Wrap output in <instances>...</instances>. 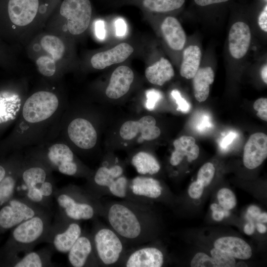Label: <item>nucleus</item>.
<instances>
[{
	"mask_svg": "<svg viewBox=\"0 0 267 267\" xmlns=\"http://www.w3.org/2000/svg\"><path fill=\"white\" fill-rule=\"evenodd\" d=\"M53 213L46 211L20 223L13 228L4 247L6 260L18 256L20 253L32 251L43 242L51 223Z\"/></svg>",
	"mask_w": 267,
	"mask_h": 267,
	"instance_id": "obj_1",
	"label": "nucleus"
},
{
	"mask_svg": "<svg viewBox=\"0 0 267 267\" xmlns=\"http://www.w3.org/2000/svg\"><path fill=\"white\" fill-rule=\"evenodd\" d=\"M53 198L58 207V212L73 220H90L98 212L93 196L75 186L56 187Z\"/></svg>",
	"mask_w": 267,
	"mask_h": 267,
	"instance_id": "obj_2",
	"label": "nucleus"
},
{
	"mask_svg": "<svg viewBox=\"0 0 267 267\" xmlns=\"http://www.w3.org/2000/svg\"><path fill=\"white\" fill-rule=\"evenodd\" d=\"M22 184L15 188L18 196L52 211L53 194L56 188L53 182L47 178L45 169L39 166L25 169L21 173Z\"/></svg>",
	"mask_w": 267,
	"mask_h": 267,
	"instance_id": "obj_3",
	"label": "nucleus"
},
{
	"mask_svg": "<svg viewBox=\"0 0 267 267\" xmlns=\"http://www.w3.org/2000/svg\"><path fill=\"white\" fill-rule=\"evenodd\" d=\"M107 219L111 229L121 238L136 240L145 232V222L141 215L126 203L112 204L107 211Z\"/></svg>",
	"mask_w": 267,
	"mask_h": 267,
	"instance_id": "obj_4",
	"label": "nucleus"
},
{
	"mask_svg": "<svg viewBox=\"0 0 267 267\" xmlns=\"http://www.w3.org/2000/svg\"><path fill=\"white\" fill-rule=\"evenodd\" d=\"M79 222L57 212L44 242L49 244L54 250L60 253H67L83 233Z\"/></svg>",
	"mask_w": 267,
	"mask_h": 267,
	"instance_id": "obj_5",
	"label": "nucleus"
},
{
	"mask_svg": "<svg viewBox=\"0 0 267 267\" xmlns=\"http://www.w3.org/2000/svg\"><path fill=\"white\" fill-rule=\"evenodd\" d=\"M47 211L25 197L14 195L0 208V233Z\"/></svg>",
	"mask_w": 267,
	"mask_h": 267,
	"instance_id": "obj_6",
	"label": "nucleus"
},
{
	"mask_svg": "<svg viewBox=\"0 0 267 267\" xmlns=\"http://www.w3.org/2000/svg\"><path fill=\"white\" fill-rule=\"evenodd\" d=\"M98 263L105 266L115 264L121 257V238L111 228L96 227L91 235Z\"/></svg>",
	"mask_w": 267,
	"mask_h": 267,
	"instance_id": "obj_7",
	"label": "nucleus"
},
{
	"mask_svg": "<svg viewBox=\"0 0 267 267\" xmlns=\"http://www.w3.org/2000/svg\"><path fill=\"white\" fill-rule=\"evenodd\" d=\"M58 106V99L54 93L45 91H38L25 101L23 108V116L29 123H38L51 117Z\"/></svg>",
	"mask_w": 267,
	"mask_h": 267,
	"instance_id": "obj_8",
	"label": "nucleus"
},
{
	"mask_svg": "<svg viewBox=\"0 0 267 267\" xmlns=\"http://www.w3.org/2000/svg\"><path fill=\"white\" fill-rule=\"evenodd\" d=\"M60 13L67 19L69 32L80 35L89 26L92 14L91 3L89 0H64Z\"/></svg>",
	"mask_w": 267,
	"mask_h": 267,
	"instance_id": "obj_9",
	"label": "nucleus"
},
{
	"mask_svg": "<svg viewBox=\"0 0 267 267\" xmlns=\"http://www.w3.org/2000/svg\"><path fill=\"white\" fill-rule=\"evenodd\" d=\"M156 124L155 119L150 115L144 116L137 121H128L121 126L120 135L123 139L129 140L139 134L141 141L152 140L161 134L160 129Z\"/></svg>",
	"mask_w": 267,
	"mask_h": 267,
	"instance_id": "obj_10",
	"label": "nucleus"
},
{
	"mask_svg": "<svg viewBox=\"0 0 267 267\" xmlns=\"http://www.w3.org/2000/svg\"><path fill=\"white\" fill-rule=\"evenodd\" d=\"M67 254L68 262L73 267L94 266L98 263L91 235L83 232Z\"/></svg>",
	"mask_w": 267,
	"mask_h": 267,
	"instance_id": "obj_11",
	"label": "nucleus"
},
{
	"mask_svg": "<svg viewBox=\"0 0 267 267\" xmlns=\"http://www.w3.org/2000/svg\"><path fill=\"white\" fill-rule=\"evenodd\" d=\"M47 160L52 167L60 173L74 176L79 167L70 148L64 144H55L50 146L47 153Z\"/></svg>",
	"mask_w": 267,
	"mask_h": 267,
	"instance_id": "obj_12",
	"label": "nucleus"
},
{
	"mask_svg": "<svg viewBox=\"0 0 267 267\" xmlns=\"http://www.w3.org/2000/svg\"><path fill=\"white\" fill-rule=\"evenodd\" d=\"M134 50L130 44L122 42L109 49L94 54L90 59V63L94 69H104L126 61Z\"/></svg>",
	"mask_w": 267,
	"mask_h": 267,
	"instance_id": "obj_13",
	"label": "nucleus"
},
{
	"mask_svg": "<svg viewBox=\"0 0 267 267\" xmlns=\"http://www.w3.org/2000/svg\"><path fill=\"white\" fill-rule=\"evenodd\" d=\"M267 157V135L263 133L252 134L244 148L243 164L249 169L261 165Z\"/></svg>",
	"mask_w": 267,
	"mask_h": 267,
	"instance_id": "obj_14",
	"label": "nucleus"
},
{
	"mask_svg": "<svg viewBox=\"0 0 267 267\" xmlns=\"http://www.w3.org/2000/svg\"><path fill=\"white\" fill-rule=\"evenodd\" d=\"M68 134L72 141L82 149L92 148L97 141L94 128L90 122L83 118H76L69 124Z\"/></svg>",
	"mask_w": 267,
	"mask_h": 267,
	"instance_id": "obj_15",
	"label": "nucleus"
},
{
	"mask_svg": "<svg viewBox=\"0 0 267 267\" xmlns=\"http://www.w3.org/2000/svg\"><path fill=\"white\" fill-rule=\"evenodd\" d=\"M134 80L132 69L126 65L118 66L112 73L105 89L106 95L111 99H118L129 91Z\"/></svg>",
	"mask_w": 267,
	"mask_h": 267,
	"instance_id": "obj_16",
	"label": "nucleus"
},
{
	"mask_svg": "<svg viewBox=\"0 0 267 267\" xmlns=\"http://www.w3.org/2000/svg\"><path fill=\"white\" fill-rule=\"evenodd\" d=\"M54 250L50 245L36 251L24 253L22 257L17 256L6 260V266L14 267H54L51 258Z\"/></svg>",
	"mask_w": 267,
	"mask_h": 267,
	"instance_id": "obj_17",
	"label": "nucleus"
},
{
	"mask_svg": "<svg viewBox=\"0 0 267 267\" xmlns=\"http://www.w3.org/2000/svg\"><path fill=\"white\" fill-rule=\"evenodd\" d=\"M250 41L249 27L243 22L235 23L228 35L229 50L231 56L235 59L243 57L248 50Z\"/></svg>",
	"mask_w": 267,
	"mask_h": 267,
	"instance_id": "obj_18",
	"label": "nucleus"
},
{
	"mask_svg": "<svg viewBox=\"0 0 267 267\" xmlns=\"http://www.w3.org/2000/svg\"><path fill=\"white\" fill-rule=\"evenodd\" d=\"M38 7V0H9L8 15L14 24L19 26H25L33 20Z\"/></svg>",
	"mask_w": 267,
	"mask_h": 267,
	"instance_id": "obj_19",
	"label": "nucleus"
},
{
	"mask_svg": "<svg viewBox=\"0 0 267 267\" xmlns=\"http://www.w3.org/2000/svg\"><path fill=\"white\" fill-rule=\"evenodd\" d=\"M164 263L163 253L154 247H145L133 252L127 259V267H160Z\"/></svg>",
	"mask_w": 267,
	"mask_h": 267,
	"instance_id": "obj_20",
	"label": "nucleus"
},
{
	"mask_svg": "<svg viewBox=\"0 0 267 267\" xmlns=\"http://www.w3.org/2000/svg\"><path fill=\"white\" fill-rule=\"evenodd\" d=\"M162 36L167 45L174 50H181L186 42V35L180 23L173 16H167L161 27Z\"/></svg>",
	"mask_w": 267,
	"mask_h": 267,
	"instance_id": "obj_21",
	"label": "nucleus"
},
{
	"mask_svg": "<svg viewBox=\"0 0 267 267\" xmlns=\"http://www.w3.org/2000/svg\"><path fill=\"white\" fill-rule=\"evenodd\" d=\"M175 150L173 152L170 163L172 166L179 165L185 156L191 162L196 160L199 154V146L196 144L195 139L191 136L183 135L173 142Z\"/></svg>",
	"mask_w": 267,
	"mask_h": 267,
	"instance_id": "obj_22",
	"label": "nucleus"
},
{
	"mask_svg": "<svg viewBox=\"0 0 267 267\" xmlns=\"http://www.w3.org/2000/svg\"><path fill=\"white\" fill-rule=\"evenodd\" d=\"M214 247L227 252L234 258L241 260L249 259L252 254L250 245L242 239L237 237L219 238L214 242Z\"/></svg>",
	"mask_w": 267,
	"mask_h": 267,
	"instance_id": "obj_23",
	"label": "nucleus"
},
{
	"mask_svg": "<svg viewBox=\"0 0 267 267\" xmlns=\"http://www.w3.org/2000/svg\"><path fill=\"white\" fill-rule=\"evenodd\" d=\"M145 76L151 84L163 86L170 81L175 75L174 70L171 62L166 58L161 57L145 70Z\"/></svg>",
	"mask_w": 267,
	"mask_h": 267,
	"instance_id": "obj_24",
	"label": "nucleus"
},
{
	"mask_svg": "<svg viewBox=\"0 0 267 267\" xmlns=\"http://www.w3.org/2000/svg\"><path fill=\"white\" fill-rule=\"evenodd\" d=\"M193 79L194 94L199 102L205 101L209 96L210 86L214 82V73L211 67L199 68Z\"/></svg>",
	"mask_w": 267,
	"mask_h": 267,
	"instance_id": "obj_25",
	"label": "nucleus"
},
{
	"mask_svg": "<svg viewBox=\"0 0 267 267\" xmlns=\"http://www.w3.org/2000/svg\"><path fill=\"white\" fill-rule=\"evenodd\" d=\"M131 189L136 195L150 198H157L160 196L162 187L157 179L148 177H137L132 182Z\"/></svg>",
	"mask_w": 267,
	"mask_h": 267,
	"instance_id": "obj_26",
	"label": "nucleus"
},
{
	"mask_svg": "<svg viewBox=\"0 0 267 267\" xmlns=\"http://www.w3.org/2000/svg\"><path fill=\"white\" fill-rule=\"evenodd\" d=\"M201 51L197 45H190L183 52V59L180 69V75L187 79H192L199 68Z\"/></svg>",
	"mask_w": 267,
	"mask_h": 267,
	"instance_id": "obj_27",
	"label": "nucleus"
},
{
	"mask_svg": "<svg viewBox=\"0 0 267 267\" xmlns=\"http://www.w3.org/2000/svg\"><path fill=\"white\" fill-rule=\"evenodd\" d=\"M132 163L137 173L141 175H154L160 169L156 159L146 152L141 151L135 154L132 158Z\"/></svg>",
	"mask_w": 267,
	"mask_h": 267,
	"instance_id": "obj_28",
	"label": "nucleus"
},
{
	"mask_svg": "<svg viewBox=\"0 0 267 267\" xmlns=\"http://www.w3.org/2000/svg\"><path fill=\"white\" fill-rule=\"evenodd\" d=\"M123 174V168L119 165H115L110 168L101 167L94 176L93 182L98 186L109 187Z\"/></svg>",
	"mask_w": 267,
	"mask_h": 267,
	"instance_id": "obj_29",
	"label": "nucleus"
},
{
	"mask_svg": "<svg viewBox=\"0 0 267 267\" xmlns=\"http://www.w3.org/2000/svg\"><path fill=\"white\" fill-rule=\"evenodd\" d=\"M184 2L185 0H142V4L149 12L163 13L180 8Z\"/></svg>",
	"mask_w": 267,
	"mask_h": 267,
	"instance_id": "obj_30",
	"label": "nucleus"
},
{
	"mask_svg": "<svg viewBox=\"0 0 267 267\" xmlns=\"http://www.w3.org/2000/svg\"><path fill=\"white\" fill-rule=\"evenodd\" d=\"M43 48L48 52L54 60L60 59L63 56L65 46L60 39L52 35H46L41 41Z\"/></svg>",
	"mask_w": 267,
	"mask_h": 267,
	"instance_id": "obj_31",
	"label": "nucleus"
},
{
	"mask_svg": "<svg viewBox=\"0 0 267 267\" xmlns=\"http://www.w3.org/2000/svg\"><path fill=\"white\" fill-rule=\"evenodd\" d=\"M17 177L7 175L0 182V207L9 201L15 194Z\"/></svg>",
	"mask_w": 267,
	"mask_h": 267,
	"instance_id": "obj_32",
	"label": "nucleus"
},
{
	"mask_svg": "<svg viewBox=\"0 0 267 267\" xmlns=\"http://www.w3.org/2000/svg\"><path fill=\"white\" fill-rule=\"evenodd\" d=\"M211 254L217 267H233L235 266V258L223 250L214 247L211 251Z\"/></svg>",
	"mask_w": 267,
	"mask_h": 267,
	"instance_id": "obj_33",
	"label": "nucleus"
},
{
	"mask_svg": "<svg viewBox=\"0 0 267 267\" xmlns=\"http://www.w3.org/2000/svg\"><path fill=\"white\" fill-rule=\"evenodd\" d=\"M219 204L224 209L231 210L236 205L237 200L234 193L229 189L222 188L217 193Z\"/></svg>",
	"mask_w": 267,
	"mask_h": 267,
	"instance_id": "obj_34",
	"label": "nucleus"
},
{
	"mask_svg": "<svg viewBox=\"0 0 267 267\" xmlns=\"http://www.w3.org/2000/svg\"><path fill=\"white\" fill-rule=\"evenodd\" d=\"M215 173L214 165L210 162L204 164L199 169L197 177V181L205 186L211 182Z\"/></svg>",
	"mask_w": 267,
	"mask_h": 267,
	"instance_id": "obj_35",
	"label": "nucleus"
},
{
	"mask_svg": "<svg viewBox=\"0 0 267 267\" xmlns=\"http://www.w3.org/2000/svg\"><path fill=\"white\" fill-rule=\"evenodd\" d=\"M36 63L39 70L42 75L50 77L55 73L56 67L54 60L52 58L43 55L37 59Z\"/></svg>",
	"mask_w": 267,
	"mask_h": 267,
	"instance_id": "obj_36",
	"label": "nucleus"
},
{
	"mask_svg": "<svg viewBox=\"0 0 267 267\" xmlns=\"http://www.w3.org/2000/svg\"><path fill=\"white\" fill-rule=\"evenodd\" d=\"M127 179L122 175L118 178L108 188L113 195L120 198H124L127 195Z\"/></svg>",
	"mask_w": 267,
	"mask_h": 267,
	"instance_id": "obj_37",
	"label": "nucleus"
},
{
	"mask_svg": "<svg viewBox=\"0 0 267 267\" xmlns=\"http://www.w3.org/2000/svg\"><path fill=\"white\" fill-rule=\"evenodd\" d=\"M191 267H217L212 257L204 253H197L190 263Z\"/></svg>",
	"mask_w": 267,
	"mask_h": 267,
	"instance_id": "obj_38",
	"label": "nucleus"
},
{
	"mask_svg": "<svg viewBox=\"0 0 267 267\" xmlns=\"http://www.w3.org/2000/svg\"><path fill=\"white\" fill-rule=\"evenodd\" d=\"M254 109L257 111V116L265 121H267V98H260L253 104Z\"/></svg>",
	"mask_w": 267,
	"mask_h": 267,
	"instance_id": "obj_39",
	"label": "nucleus"
},
{
	"mask_svg": "<svg viewBox=\"0 0 267 267\" xmlns=\"http://www.w3.org/2000/svg\"><path fill=\"white\" fill-rule=\"evenodd\" d=\"M147 100L145 106L148 110L154 109L156 103L161 99L162 95L159 91L155 89H150L146 91Z\"/></svg>",
	"mask_w": 267,
	"mask_h": 267,
	"instance_id": "obj_40",
	"label": "nucleus"
},
{
	"mask_svg": "<svg viewBox=\"0 0 267 267\" xmlns=\"http://www.w3.org/2000/svg\"><path fill=\"white\" fill-rule=\"evenodd\" d=\"M210 208L213 211L212 218L215 221H221L224 217L229 215V210L223 208L219 204L213 203L211 205Z\"/></svg>",
	"mask_w": 267,
	"mask_h": 267,
	"instance_id": "obj_41",
	"label": "nucleus"
},
{
	"mask_svg": "<svg viewBox=\"0 0 267 267\" xmlns=\"http://www.w3.org/2000/svg\"><path fill=\"white\" fill-rule=\"evenodd\" d=\"M171 94L178 104V110L184 113L189 111L190 106L188 103L181 97L180 92L178 90H173L171 92Z\"/></svg>",
	"mask_w": 267,
	"mask_h": 267,
	"instance_id": "obj_42",
	"label": "nucleus"
},
{
	"mask_svg": "<svg viewBox=\"0 0 267 267\" xmlns=\"http://www.w3.org/2000/svg\"><path fill=\"white\" fill-rule=\"evenodd\" d=\"M204 186L198 181H195L190 185L188 192L189 196L195 199H199L202 196Z\"/></svg>",
	"mask_w": 267,
	"mask_h": 267,
	"instance_id": "obj_43",
	"label": "nucleus"
},
{
	"mask_svg": "<svg viewBox=\"0 0 267 267\" xmlns=\"http://www.w3.org/2000/svg\"><path fill=\"white\" fill-rule=\"evenodd\" d=\"M258 24L260 28L265 32H267V6L266 5L258 18Z\"/></svg>",
	"mask_w": 267,
	"mask_h": 267,
	"instance_id": "obj_44",
	"label": "nucleus"
},
{
	"mask_svg": "<svg viewBox=\"0 0 267 267\" xmlns=\"http://www.w3.org/2000/svg\"><path fill=\"white\" fill-rule=\"evenodd\" d=\"M95 32L97 37L99 39L105 38V30L104 24L103 21H97L95 24Z\"/></svg>",
	"mask_w": 267,
	"mask_h": 267,
	"instance_id": "obj_45",
	"label": "nucleus"
},
{
	"mask_svg": "<svg viewBox=\"0 0 267 267\" xmlns=\"http://www.w3.org/2000/svg\"><path fill=\"white\" fill-rule=\"evenodd\" d=\"M261 213V209L257 206L252 205L247 210L246 218L249 221L253 219H256Z\"/></svg>",
	"mask_w": 267,
	"mask_h": 267,
	"instance_id": "obj_46",
	"label": "nucleus"
},
{
	"mask_svg": "<svg viewBox=\"0 0 267 267\" xmlns=\"http://www.w3.org/2000/svg\"><path fill=\"white\" fill-rule=\"evenodd\" d=\"M115 27L117 36H122L125 35L126 31V25L123 19H119L116 21Z\"/></svg>",
	"mask_w": 267,
	"mask_h": 267,
	"instance_id": "obj_47",
	"label": "nucleus"
},
{
	"mask_svg": "<svg viewBox=\"0 0 267 267\" xmlns=\"http://www.w3.org/2000/svg\"><path fill=\"white\" fill-rule=\"evenodd\" d=\"M228 0H194L195 2L200 6H206L212 4L225 2Z\"/></svg>",
	"mask_w": 267,
	"mask_h": 267,
	"instance_id": "obj_48",
	"label": "nucleus"
},
{
	"mask_svg": "<svg viewBox=\"0 0 267 267\" xmlns=\"http://www.w3.org/2000/svg\"><path fill=\"white\" fill-rule=\"evenodd\" d=\"M236 136V134L233 133H229L227 136H226L222 140L221 142V146L223 148L226 147L229 144H230L234 138Z\"/></svg>",
	"mask_w": 267,
	"mask_h": 267,
	"instance_id": "obj_49",
	"label": "nucleus"
},
{
	"mask_svg": "<svg viewBox=\"0 0 267 267\" xmlns=\"http://www.w3.org/2000/svg\"><path fill=\"white\" fill-rule=\"evenodd\" d=\"M255 226L252 221H249L244 227V232L248 235L252 234L255 231Z\"/></svg>",
	"mask_w": 267,
	"mask_h": 267,
	"instance_id": "obj_50",
	"label": "nucleus"
},
{
	"mask_svg": "<svg viewBox=\"0 0 267 267\" xmlns=\"http://www.w3.org/2000/svg\"><path fill=\"white\" fill-rule=\"evenodd\" d=\"M261 75L262 80L265 84H267V64L265 65L262 70L261 72Z\"/></svg>",
	"mask_w": 267,
	"mask_h": 267,
	"instance_id": "obj_51",
	"label": "nucleus"
},
{
	"mask_svg": "<svg viewBox=\"0 0 267 267\" xmlns=\"http://www.w3.org/2000/svg\"><path fill=\"white\" fill-rule=\"evenodd\" d=\"M257 220L259 222H267V214L266 212L261 213L257 218Z\"/></svg>",
	"mask_w": 267,
	"mask_h": 267,
	"instance_id": "obj_52",
	"label": "nucleus"
},
{
	"mask_svg": "<svg viewBox=\"0 0 267 267\" xmlns=\"http://www.w3.org/2000/svg\"><path fill=\"white\" fill-rule=\"evenodd\" d=\"M256 228L258 231L261 233H265L267 231V226L263 224L261 222H258L256 224Z\"/></svg>",
	"mask_w": 267,
	"mask_h": 267,
	"instance_id": "obj_53",
	"label": "nucleus"
},
{
	"mask_svg": "<svg viewBox=\"0 0 267 267\" xmlns=\"http://www.w3.org/2000/svg\"><path fill=\"white\" fill-rule=\"evenodd\" d=\"M6 176V170L0 165V182Z\"/></svg>",
	"mask_w": 267,
	"mask_h": 267,
	"instance_id": "obj_54",
	"label": "nucleus"
},
{
	"mask_svg": "<svg viewBox=\"0 0 267 267\" xmlns=\"http://www.w3.org/2000/svg\"></svg>",
	"mask_w": 267,
	"mask_h": 267,
	"instance_id": "obj_55",
	"label": "nucleus"
}]
</instances>
